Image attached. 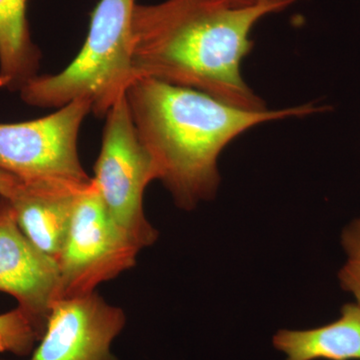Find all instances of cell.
Listing matches in <instances>:
<instances>
[{
  "label": "cell",
  "instance_id": "obj_1",
  "mask_svg": "<svg viewBox=\"0 0 360 360\" xmlns=\"http://www.w3.org/2000/svg\"><path fill=\"white\" fill-rule=\"evenodd\" d=\"M296 0L238 7L224 0H165L134 8V65L139 77L200 90L248 110H267L245 84L241 63L258 21Z\"/></svg>",
  "mask_w": 360,
  "mask_h": 360
},
{
  "label": "cell",
  "instance_id": "obj_2",
  "mask_svg": "<svg viewBox=\"0 0 360 360\" xmlns=\"http://www.w3.org/2000/svg\"><path fill=\"white\" fill-rule=\"evenodd\" d=\"M125 96L158 179L186 210L214 198L220 182V153L239 135L262 123L321 111L309 103L248 110L200 90L151 77L136 78Z\"/></svg>",
  "mask_w": 360,
  "mask_h": 360
},
{
  "label": "cell",
  "instance_id": "obj_3",
  "mask_svg": "<svg viewBox=\"0 0 360 360\" xmlns=\"http://www.w3.org/2000/svg\"><path fill=\"white\" fill-rule=\"evenodd\" d=\"M135 0H99L82 51L56 75H37L20 89L28 105L60 108L86 101L103 117L136 79L132 20Z\"/></svg>",
  "mask_w": 360,
  "mask_h": 360
},
{
  "label": "cell",
  "instance_id": "obj_4",
  "mask_svg": "<svg viewBox=\"0 0 360 360\" xmlns=\"http://www.w3.org/2000/svg\"><path fill=\"white\" fill-rule=\"evenodd\" d=\"M91 104L75 101L51 115L0 123V169L26 186L85 188L92 177L78 155V135Z\"/></svg>",
  "mask_w": 360,
  "mask_h": 360
},
{
  "label": "cell",
  "instance_id": "obj_5",
  "mask_svg": "<svg viewBox=\"0 0 360 360\" xmlns=\"http://www.w3.org/2000/svg\"><path fill=\"white\" fill-rule=\"evenodd\" d=\"M105 117L92 181L111 219L141 250L158 238L143 207L144 191L158 179L155 165L137 134L127 96Z\"/></svg>",
  "mask_w": 360,
  "mask_h": 360
},
{
  "label": "cell",
  "instance_id": "obj_6",
  "mask_svg": "<svg viewBox=\"0 0 360 360\" xmlns=\"http://www.w3.org/2000/svg\"><path fill=\"white\" fill-rule=\"evenodd\" d=\"M141 248L111 219L94 181L78 195L58 259V296L96 292L136 264Z\"/></svg>",
  "mask_w": 360,
  "mask_h": 360
},
{
  "label": "cell",
  "instance_id": "obj_7",
  "mask_svg": "<svg viewBox=\"0 0 360 360\" xmlns=\"http://www.w3.org/2000/svg\"><path fill=\"white\" fill-rule=\"evenodd\" d=\"M125 323L124 311L96 292L56 300L30 360H118L111 345Z\"/></svg>",
  "mask_w": 360,
  "mask_h": 360
},
{
  "label": "cell",
  "instance_id": "obj_8",
  "mask_svg": "<svg viewBox=\"0 0 360 360\" xmlns=\"http://www.w3.org/2000/svg\"><path fill=\"white\" fill-rule=\"evenodd\" d=\"M58 266L21 231L13 206L0 198V292L13 296L44 335L58 296Z\"/></svg>",
  "mask_w": 360,
  "mask_h": 360
},
{
  "label": "cell",
  "instance_id": "obj_9",
  "mask_svg": "<svg viewBox=\"0 0 360 360\" xmlns=\"http://www.w3.org/2000/svg\"><path fill=\"white\" fill-rule=\"evenodd\" d=\"M85 188L20 184L7 200L26 238L56 260L68 236L78 195Z\"/></svg>",
  "mask_w": 360,
  "mask_h": 360
},
{
  "label": "cell",
  "instance_id": "obj_10",
  "mask_svg": "<svg viewBox=\"0 0 360 360\" xmlns=\"http://www.w3.org/2000/svg\"><path fill=\"white\" fill-rule=\"evenodd\" d=\"M274 345L286 360H360V304L347 303L338 321L307 330H279Z\"/></svg>",
  "mask_w": 360,
  "mask_h": 360
},
{
  "label": "cell",
  "instance_id": "obj_11",
  "mask_svg": "<svg viewBox=\"0 0 360 360\" xmlns=\"http://www.w3.org/2000/svg\"><path fill=\"white\" fill-rule=\"evenodd\" d=\"M27 0H0V89L20 91L39 68L26 20Z\"/></svg>",
  "mask_w": 360,
  "mask_h": 360
},
{
  "label": "cell",
  "instance_id": "obj_12",
  "mask_svg": "<svg viewBox=\"0 0 360 360\" xmlns=\"http://www.w3.org/2000/svg\"><path fill=\"white\" fill-rule=\"evenodd\" d=\"M41 338L37 324L20 307L0 314V352L27 356Z\"/></svg>",
  "mask_w": 360,
  "mask_h": 360
},
{
  "label": "cell",
  "instance_id": "obj_13",
  "mask_svg": "<svg viewBox=\"0 0 360 360\" xmlns=\"http://www.w3.org/2000/svg\"><path fill=\"white\" fill-rule=\"evenodd\" d=\"M342 245L348 258L338 277L343 290L352 292L360 304V219L343 231Z\"/></svg>",
  "mask_w": 360,
  "mask_h": 360
},
{
  "label": "cell",
  "instance_id": "obj_14",
  "mask_svg": "<svg viewBox=\"0 0 360 360\" xmlns=\"http://www.w3.org/2000/svg\"><path fill=\"white\" fill-rule=\"evenodd\" d=\"M20 184V180L0 169V198H11Z\"/></svg>",
  "mask_w": 360,
  "mask_h": 360
},
{
  "label": "cell",
  "instance_id": "obj_15",
  "mask_svg": "<svg viewBox=\"0 0 360 360\" xmlns=\"http://www.w3.org/2000/svg\"><path fill=\"white\" fill-rule=\"evenodd\" d=\"M233 6L245 7L255 6V4H262V2L269 1V0H224Z\"/></svg>",
  "mask_w": 360,
  "mask_h": 360
},
{
  "label": "cell",
  "instance_id": "obj_16",
  "mask_svg": "<svg viewBox=\"0 0 360 360\" xmlns=\"http://www.w3.org/2000/svg\"><path fill=\"white\" fill-rule=\"evenodd\" d=\"M0 360H1V359H0Z\"/></svg>",
  "mask_w": 360,
  "mask_h": 360
}]
</instances>
